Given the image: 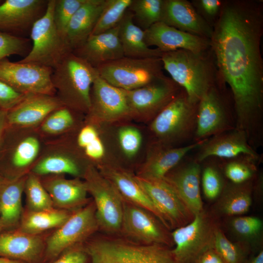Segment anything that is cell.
Instances as JSON below:
<instances>
[{"label": "cell", "instance_id": "cell-42", "mask_svg": "<svg viewBox=\"0 0 263 263\" xmlns=\"http://www.w3.org/2000/svg\"><path fill=\"white\" fill-rule=\"evenodd\" d=\"M132 2V0H106L91 35L100 34L118 26Z\"/></svg>", "mask_w": 263, "mask_h": 263}, {"label": "cell", "instance_id": "cell-16", "mask_svg": "<svg viewBox=\"0 0 263 263\" xmlns=\"http://www.w3.org/2000/svg\"><path fill=\"white\" fill-rule=\"evenodd\" d=\"M135 178L161 214L169 230L185 225L193 219L194 215L165 179H147L136 175Z\"/></svg>", "mask_w": 263, "mask_h": 263}, {"label": "cell", "instance_id": "cell-4", "mask_svg": "<svg viewBox=\"0 0 263 263\" xmlns=\"http://www.w3.org/2000/svg\"><path fill=\"white\" fill-rule=\"evenodd\" d=\"M91 263H178L171 249L122 239L99 237L83 246Z\"/></svg>", "mask_w": 263, "mask_h": 263}, {"label": "cell", "instance_id": "cell-34", "mask_svg": "<svg viewBox=\"0 0 263 263\" xmlns=\"http://www.w3.org/2000/svg\"><path fill=\"white\" fill-rule=\"evenodd\" d=\"M83 114L63 106L51 112L35 129L44 142L56 140L77 128L82 123Z\"/></svg>", "mask_w": 263, "mask_h": 263}, {"label": "cell", "instance_id": "cell-43", "mask_svg": "<svg viewBox=\"0 0 263 263\" xmlns=\"http://www.w3.org/2000/svg\"><path fill=\"white\" fill-rule=\"evenodd\" d=\"M85 1L86 0H56L53 12L54 22L58 31L65 38L72 18Z\"/></svg>", "mask_w": 263, "mask_h": 263}, {"label": "cell", "instance_id": "cell-45", "mask_svg": "<svg viewBox=\"0 0 263 263\" xmlns=\"http://www.w3.org/2000/svg\"><path fill=\"white\" fill-rule=\"evenodd\" d=\"M30 40L0 31V60L14 55L24 56L30 52Z\"/></svg>", "mask_w": 263, "mask_h": 263}, {"label": "cell", "instance_id": "cell-50", "mask_svg": "<svg viewBox=\"0 0 263 263\" xmlns=\"http://www.w3.org/2000/svg\"><path fill=\"white\" fill-rule=\"evenodd\" d=\"M195 263H225L222 258L212 247L203 252Z\"/></svg>", "mask_w": 263, "mask_h": 263}, {"label": "cell", "instance_id": "cell-23", "mask_svg": "<svg viewBox=\"0 0 263 263\" xmlns=\"http://www.w3.org/2000/svg\"><path fill=\"white\" fill-rule=\"evenodd\" d=\"M63 106L56 95L27 94L7 111L8 126L36 129L51 112Z\"/></svg>", "mask_w": 263, "mask_h": 263}, {"label": "cell", "instance_id": "cell-25", "mask_svg": "<svg viewBox=\"0 0 263 263\" xmlns=\"http://www.w3.org/2000/svg\"><path fill=\"white\" fill-rule=\"evenodd\" d=\"M161 22L177 29L199 37L210 38L212 27L186 0H164Z\"/></svg>", "mask_w": 263, "mask_h": 263}, {"label": "cell", "instance_id": "cell-3", "mask_svg": "<svg viewBox=\"0 0 263 263\" xmlns=\"http://www.w3.org/2000/svg\"><path fill=\"white\" fill-rule=\"evenodd\" d=\"M206 53L180 49L163 53L161 57L164 69L196 104L215 85L214 68Z\"/></svg>", "mask_w": 263, "mask_h": 263}, {"label": "cell", "instance_id": "cell-5", "mask_svg": "<svg viewBox=\"0 0 263 263\" xmlns=\"http://www.w3.org/2000/svg\"><path fill=\"white\" fill-rule=\"evenodd\" d=\"M44 143L35 129L8 126L0 146V174L8 180L28 174Z\"/></svg>", "mask_w": 263, "mask_h": 263}, {"label": "cell", "instance_id": "cell-12", "mask_svg": "<svg viewBox=\"0 0 263 263\" xmlns=\"http://www.w3.org/2000/svg\"><path fill=\"white\" fill-rule=\"evenodd\" d=\"M216 225L204 211L188 224L174 229L171 236L175 244L172 253L178 263H195L200 255L212 247Z\"/></svg>", "mask_w": 263, "mask_h": 263}, {"label": "cell", "instance_id": "cell-8", "mask_svg": "<svg viewBox=\"0 0 263 263\" xmlns=\"http://www.w3.org/2000/svg\"><path fill=\"white\" fill-rule=\"evenodd\" d=\"M96 69L100 76L108 83L125 91L139 88L165 75L161 57L124 56Z\"/></svg>", "mask_w": 263, "mask_h": 263}, {"label": "cell", "instance_id": "cell-7", "mask_svg": "<svg viewBox=\"0 0 263 263\" xmlns=\"http://www.w3.org/2000/svg\"><path fill=\"white\" fill-rule=\"evenodd\" d=\"M56 0H49L44 14L33 24L30 32L32 46L19 62L55 68L73 52L66 38L57 30L53 19Z\"/></svg>", "mask_w": 263, "mask_h": 263}, {"label": "cell", "instance_id": "cell-48", "mask_svg": "<svg viewBox=\"0 0 263 263\" xmlns=\"http://www.w3.org/2000/svg\"><path fill=\"white\" fill-rule=\"evenodd\" d=\"M79 244L64 251L53 263H87L88 255Z\"/></svg>", "mask_w": 263, "mask_h": 263}, {"label": "cell", "instance_id": "cell-41", "mask_svg": "<svg viewBox=\"0 0 263 263\" xmlns=\"http://www.w3.org/2000/svg\"><path fill=\"white\" fill-rule=\"evenodd\" d=\"M24 192L29 211H40L53 207L52 199L38 176L29 172L26 176Z\"/></svg>", "mask_w": 263, "mask_h": 263}, {"label": "cell", "instance_id": "cell-26", "mask_svg": "<svg viewBox=\"0 0 263 263\" xmlns=\"http://www.w3.org/2000/svg\"><path fill=\"white\" fill-rule=\"evenodd\" d=\"M96 167L113 184L124 200L149 211L168 228L161 214L139 184L135 176L114 166L98 164Z\"/></svg>", "mask_w": 263, "mask_h": 263}, {"label": "cell", "instance_id": "cell-33", "mask_svg": "<svg viewBox=\"0 0 263 263\" xmlns=\"http://www.w3.org/2000/svg\"><path fill=\"white\" fill-rule=\"evenodd\" d=\"M27 175L6 179L0 187V219L4 230L16 228L19 225L23 214L22 196Z\"/></svg>", "mask_w": 263, "mask_h": 263}, {"label": "cell", "instance_id": "cell-21", "mask_svg": "<svg viewBox=\"0 0 263 263\" xmlns=\"http://www.w3.org/2000/svg\"><path fill=\"white\" fill-rule=\"evenodd\" d=\"M48 0H6L0 2V31L20 36L30 32L45 13Z\"/></svg>", "mask_w": 263, "mask_h": 263}, {"label": "cell", "instance_id": "cell-1", "mask_svg": "<svg viewBox=\"0 0 263 263\" xmlns=\"http://www.w3.org/2000/svg\"><path fill=\"white\" fill-rule=\"evenodd\" d=\"M263 21L258 1L225 2L210 38L221 85L231 92L236 128L252 146L263 142Z\"/></svg>", "mask_w": 263, "mask_h": 263}, {"label": "cell", "instance_id": "cell-13", "mask_svg": "<svg viewBox=\"0 0 263 263\" xmlns=\"http://www.w3.org/2000/svg\"><path fill=\"white\" fill-rule=\"evenodd\" d=\"M52 72L53 69L35 63L0 60V80L24 94L56 95Z\"/></svg>", "mask_w": 263, "mask_h": 263}, {"label": "cell", "instance_id": "cell-56", "mask_svg": "<svg viewBox=\"0 0 263 263\" xmlns=\"http://www.w3.org/2000/svg\"><path fill=\"white\" fill-rule=\"evenodd\" d=\"M1 1V0H0V2Z\"/></svg>", "mask_w": 263, "mask_h": 263}, {"label": "cell", "instance_id": "cell-44", "mask_svg": "<svg viewBox=\"0 0 263 263\" xmlns=\"http://www.w3.org/2000/svg\"><path fill=\"white\" fill-rule=\"evenodd\" d=\"M230 226L237 236L244 240H251L261 233L263 223L257 217L238 216L231 219Z\"/></svg>", "mask_w": 263, "mask_h": 263}, {"label": "cell", "instance_id": "cell-27", "mask_svg": "<svg viewBox=\"0 0 263 263\" xmlns=\"http://www.w3.org/2000/svg\"><path fill=\"white\" fill-rule=\"evenodd\" d=\"M73 52L96 68L124 57L119 37V25L106 32L91 35Z\"/></svg>", "mask_w": 263, "mask_h": 263}, {"label": "cell", "instance_id": "cell-32", "mask_svg": "<svg viewBox=\"0 0 263 263\" xmlns=\"http://www.w3.org/2000/svg\"><path fill=\"white\" fill-rule=\"evenodd\" d=\"M119 37L124 56L135 58L161 57L163 53L146 43L144 31L137 26L128 10L119 24Z\"/></svg>", "mask_w": 263, "mask_h": 263}, {"label": "cell", "instance_id": "cell-35", "mask_svg": "<svg viewBox=\"0 0 263 263\" xmlns=\"http://www.w3.org/2000/svg\"><path fill=\"white\" fill-rule=\"evenodd\" d=\"M252 181L236 184H226L218 200L216 208L222 215L237 216L246 213L252 204Z\"/></svg>", "mask_w": 263, "mask_h": 263}, {"label": "cell", "instance_id": "cell-40", "mask_svg": "<svg viewBox=\"0 0 263 263\" xmlns=\"http://www.w3.org/2000/svg\"><path fill=\"white\" fill-rule=\"evenodd\" d=\"M212 247L225 263H247L249 259L248 250L230 241L217 225L213 231Z\"/></svg>", "mask_w": 263, "mask_h": 263}, {"label": "cell", "instance_id": "cell-52", "mask_svg": "<svg viewBox=\"0 0 263 263\" xmlns=\"http://www.w3.org/2000/svg\"><path fill=\"white\" fill-rule=\"evenodd\" d=\"M247 263H263V250L261 249L257 255L250 259H248Z\"/></svg>", "mask_w": 263, "mask_h": 263}, {"label": "cell", "instance_id": "cell-10", "mask_svg": "<svg viewBox=\"0 0 263 263\" xmlns=\"http://www.w3.org/2000/svg\"><path fill=\"white\" fill-rule=\"evenodd\" d=\"M216 84L211 87L198 103L196 127L193 142L236 128L234 111L232 110Z\"/></svg>", "mask_w": 263, "mask_h": 263}, {"label": "cell", "instance_id": "cell-47", "mask_svg": "<svg viewBox=\"0 0 263 263\" xmlns=\"http://www.w3.org/2000/svg\"><path fill=\"white\" fill-rule=\"evenodd\" d=\"M27 94L19 93L0 80V108L8 111L21 101Z\"/></svg>", "mask_w": 263, "mask_h": 263}, {"label": "cell", "instance_id": "cell-20", "mask_svg": "<svg viewBox=\"0 0 263 263\" xmlns=\"http://www.w3.org/2000/svg\"><path fill=\"white\" fill-rule=\"evenodd\" d=\"M201 163L188 155L164 177L194 216L204 210L201 194Z\"/></svg>", "mask_w": 263, "mask_h": 263}, {"label": "cell", "instance_id": "cell-28", "mask_svg": "<svg viewBox=\"0 0 263 263\" xmlns=\"http://www.w3.org/2000/svg\"><path fill=\"white\" fill-rule=\"evenodd\" d=\"M45 247V241L40 234L27 233L18 228L0 232V257L33 263Z\"/></svg>", "mask_w": 263, "mask_h": 263}, {"label": "cell", "instance_id": "cell-31", "mask_svg": "<svg viewBox=\"0 0 263 263\" xmlns=\"http://www.w3.org/2000/svg\"><path fill=\"white\" fill-rule=\"evenodd\" d=\"M57 139L74 149L93 165L105 154L103 143L94 122L86 117L85 121L75 130Z\"/></svg>", "mask_w": 263, "mask_h": 263}, {"label": "cell", "instance_id": "cell-49", "mask_svg": "<svg viewBox=\"0 0 263 263\" xmlns=\"http://www.w3.org/2000/svg\"><path fill=\"white\" fill-rule=\"evenodd\" d=\"M197 2L203 14L209 19H217L223 3L219 0H201Z\"/></svg>", "mask_w": 263, "mask_h": 263}, {"label": "cell", "instance_id": "cell-14", "mask_svg": "<svg viewBox=\"0 0 263 263\" xmlns=\"http://www.w3.org/2000/svg\"><path fill=\"white\" fill-rule=\"evenodd\" d=\"M88 161L78 152L60 139L44 142L30 172L38 177L69 174L82 178Z\"/></svg>", "mask_w": 263, "mask_h": 263}, {"label": "cell", "instance_id": "cell-9", "mask_svg": "<svg viewBox=\"0 0 263 263\" xmlns=\"http://www.w3.org/2000/svg\"><path fill=\"white\" fill-rule=\"evenodd\" d=\"M83 178L93 198L99 228L110 234L121 232L123 198L117 190L93 164L88 166Z\"/></svg>", "mask_w": 263, "mask_h": 263}, {"label": "cell", "instance_id": "cell-24", "mask_svg": "<svg viewBox=\"0 0 263 263\" xmlns=\"http://www.w3.org/2000/svg\"><path fill=\"white\" fill-rule=\"evenodd\" d=\"M39 178L55 208L74 211L90 202L85 183L80 178L68 179L65 175H49Z\"/></svg>", "mask_w": 263, "mask_h": 263}, {"label": "cell", "instance_id": "cell-18", "mask_svg": "<svg viewBox=\"0 0 263 263\" xmlns=\"http://www.w3.org/2000/svg\"><path fill=\"white\" fill-rule=\"evenodd\" d=\"M132 115L125 90L108 83L99 75L93 82L90 92V107L87 118L113 120Z\"/></svg>", "mask_w": 263, "mask_h": 263}, {"label": "cell", "instance_id": "cell-17", "mask_svg": "<svg viewBox=\"0 0 263 263\" xmlns=\"http://www.w3.org/2000/svg\"><path fill=\"white\" fill-rule=\"evenodd\" d=\"M166 75L144 86L125 91L132 114H144L153 118L182 91Z\"/></svg>", "mask_w": 263, "mask_h": 263}, {"label": "cell", "instance_id": "cell-19", "mask_svg": "<svg viewBox=\"0 0 263 263\" xmlns=\"http://www.w3.org/2000/svg\"><path fill=\"white\" fill-rule=\"evenodd\" d=\"M194 150L192 157L200 163L210 157L228 159L241 155L262 159L249 144L245 133L236 128L204 140Z\"/></svg>", "mask_w": 263, "mask_h": 263}, {"label": "cell", "instance_id": "cell-29", "mask_svg": "<svg viewBox=\"0 0 263 263\" xmlns=\"http://www.w3.org/2000/svg\"><path fill=\"white\" fill-rule=\"evenodd\" d=\"M203 141L182 147H171L157 143L136 176L147 179H163Z\"/></svg>", "mask_w": 263, "mask_h": 263}, {"label": "cell", "instance_id": "cell-55", "mask_svg": "<svg viewBox=\"0 0 263 263\" xmlns=\"http://www.w3.org/2000/svg\"><path fill=\"white\" fill-rule=\"evenodd\" d=\"M4 230V227L2 222L0 219V232Z\"/></svg>", "mask_w": 263, "mask_h": 263}, {"label": "cell", "instance_id": "cell-39", "mask_svg": "<svg viewBox=\"0 0 263 263\" xmlns=\"http://www.w3.org/2000/svg\"><path fill=\"white\" fill-rule=\"evenodd\" d=\"M164 0H132L128 10L134 23L144 31L161 22Z\"/></svg>", "mask_w": 263, "mask_h": 263}, {"label": "cell", "instance_id": "cell-15", "mask_svg": "<svg viewBox=\"0 0 263 263\" xmlns=\"http://www.w3.org/2000/svg\"><path fill=\"white\" fill-rule=\"evenodd\" d=\"M123 205L121 232L141 244H173L171 233L152 213L123 199Z\"/></svg>", "mask_w": 263, "mask_h": 263}, {"label": "cell", "instance_id": "cell-30", "mask_svg": "<svg viewBox=\"0 0 263 263\" xmlns=\"http://www.w3.org/2000/svg\"><path fill=\"white\" fill-rule=\"evenodd\" d=\"M106 3V0H86L75 13L65 36L73 51L92 34Z\"/></svg>", "mask_w": 263, "mask_h": 263}, {"label": "cell", "instance_id": "cell-6", "mask_svg": "<svg viewBox=\"0 0 263 263\" xmlns=\"http://www.w3.org/2000/svg\"><path fill=\"white\" fill-rule=\"evenodd\" d=\"M197 107L198 103L191 102L182 90L153 118L150 129L158 143L169 146L193 143Z\"/></svg>", "mask_w": 263, "mask_h": 263}, {"label": "cell", "instance_id": "cell-2", "mask_svg": "<svg viewBox=\"0 0 263 263\" xmlns=\"http://www.w3.org/2000/svg\"><path fill=\"white\" fill-rule=\"evenodd\" d=\"M99 75L96 68L72 52L53 69L51 80L63 105L86 115L90 107L91 87Z\"/></svg>", "mask_w": 263, "mask_h": 263}, {"label": "cell", "instance_id": "cell-36", "mask_svg": "<svg viewBox=\"0 0 263 263\" xmlns=\"http://www.w3.org/2000/svg\"><path fill=\"white\" fill-rule=\"evenodd\" d=\"M73 212L55 207L36 211L27 210L22 214L17 228L27 233L40 234L46 230L59 227Z\"/></svg>", "mask_w": 263, "mask_h": 263}, {"label": "cell", "instance_id": "cell-54", "mask_svg": "<svg viewBox=\"0 0 263 263\" xmlns=\"http://www.w3.org/2000/svg\"><path fill=\"white\" fill-rule=\"evenodd\" d=\"M6 180L0 174V187L3 184V183Z\"/></svg>", "mask_w": 263, "mask_h": 263}, {"label": "cell", "instance_id": "cell-51", "mask_svg": "<svg viewBox=\"0 0 263 263\" xmlns=\"http://www.w3.org/2000/svg\"><path fill=\"white\" fill-rule=\"evenodd\" d=\"M7 127V111L0 108V146Z\"/></svg>", "mask_w": 263, "mask_h": 263}, {"label": "cell", "instance_id": "cell-38", "mask_svg": "<svg viewBox=\"0 0 263 263\" xmlns=\"http://www.w3.org/2000/svg\"><path fill=\"white\" fill-rule=\"evenodd\" d=\"M201 163V184L205 197L214 200L219 197L225 185L220 159L208 158Z\"/></svg>", "mask_w": 263, "mask_h": 263}, {"label": "cell", "instance_id": "cell-53", "mask_svg": "<svg viewBox=\"0 0 263 263\" xmlns=\"http://www.w3.org/2000/svg\"><path fill=\"white\" fill-rule=\"evenodd\" d=\"M0 263H26L22 261L0 257Z\"/></svg>", "mask_w": 263, "mask_h": 263}, {"label": "cell", "instance_id": "cell-22", "mask_svg": "<svg viewBox=\"0 0 263 263\" xmlns=\"http://www.w3.org/2000/svg\"><path fill=\"white\" fill-rule=\"evenodd\" d=\"M145 40L149 46H155L162 53L186 50L204 53L210 48V39L182 31L162 22L144 31Z\"/></svg>", "mask_w": 263, "mask_h": 263}, {"label": "cell", "instance_id": "cell-46", "mask_svg": "<svg viewBox=\"0 0 263 263\" xmlns=\"http://www.w3.org/2000/svg\"><path fill=\"white\" fill-rule=\"evenodd\" d=\"M120 147L124 154L129 157L134 156L138 151L142 143L140 132L132 127H123L118 132Z\"/></svg>", "mask_w": 263, "mask_h": 263}, {"label": "cell", "instance_id": "cell-37", "mask_svg": "<svg viewBox=\"0 0 263 263\" xmlns=\"http://www.w3.org/2000/svg\"><path fill=\"white\" fill-rule=\"evenodd\" d=\"M219 159L224 176L229 182L236 184L253 181L256 176L257 165L261 161L248 155Z\"/></svg>", "mask_w": 263, "mask_h": 263}, {"label": "cell", "instance_id": "cell-11", "mask_svg": "<svg viewBox=\"0 0 263 263\" xmlns=\"http://www.w3.org/2000/svg\"><path fill=\"white\" fill-rule=\"evenodd\" d=\"M99 228L94 202L74 211L70 217L46 240L45 252L49 258L60 255L79 244Z\"/></svg>", "mask_w": 263, "mask_h": 263}]
</instances>
